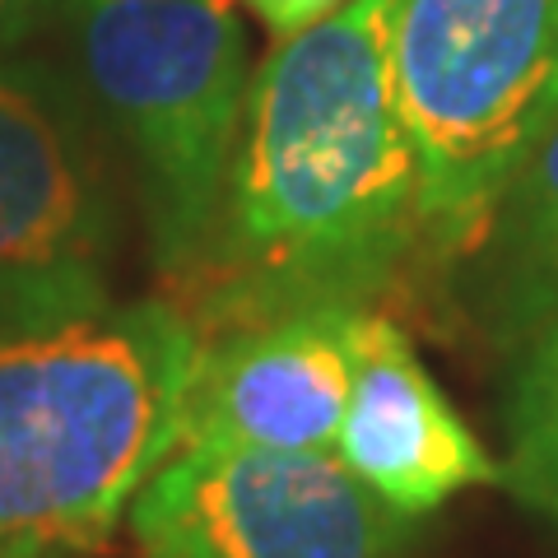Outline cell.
I'll return each mask as SVG.
<instances>
[{"label": "cell", "mask_w": 558, "mask_h": 558, "mask_svg": "<svg viewBox=\"0 0 558 558\" xmlns=\"http://www.w3.org/2000/svg\"><path fill=\"white\" fill-rule=\"evenodd\" d=\"M391 20L396 0H349L256 65L215 247L182 303L201 336L293 307H377L424 270Z\"/></svg>", "instance_id": "cell-1"}, {"label": "cell", "mask_w": 558, "mask_h": 558, "mask_svg": "<svg viewBox=\"0 0 558 558\" xmlns=\"http://www.w3.org/2000/svg\"><path fill=\"white\" fill-rule=\"evenodd\" d=\"M182 303H102L0 330V558L94 554L182 442L201 359Z\"/></svg>", "instance_id": "cell-2"}, {"label": "cell", "mask_w": 558, "mask_h": 558, "mask_svg": "<svg viewBox=\"0 0 558 558\" xmlns=\"http://www.w3.org/2000/svg\"><path fill=\"white\" fill-rule=\"evenodd\" d=\"M80 89L131 154L154 270L201 279L252 70L233 0H61Z\"/></svg>", "instance_id": "cell-3"}, {"label": "cell", "mask_w": 558, "mask_h": 558, "mask_svg": "<svg viewBox=\"0 0 558 558\" xmlns=\"http://www.w3.org/2000/svg\"><path fill=\"white\" fill-rule=\"evenodd\" d=\"M391 57L442 279L558 121V0H396Z\"/></svg>", "instance_id": "cell-4"}, {"label": "cell", "mask_w": 558, "mask_h": 558, "mask_svg": "<svg viewBox=\"0 0 558 558\" xmlns=\"http://www.w3.org/2000/svg\"><path fill=\"white\" fill-rule=\"evenodd\" d=\"M117 196L98 112L51 61L0 57V330L112 303Z\"/></svg>", "instance_id": "cell-5"}, {"label": "cell", "mask_w": 558, "mask_h": 558, "mask_svg": "<svg viewBox=\"0 0 558 558\" xmlns=\"http://www.w3.org/2000/svg\"><path fill=\"white\" fill-rule=\"evenodd\" d=\"M140 558H405L414 517L336 451L178 447L131 502Z\"/></svg>", "instance_id": "cell-6"}, {"label": "cell", "mask_w": 558, "mask_h": 558, "mask_svg": "<svg viewBox=\"0 0 558 558\" xmlns=\"http://www.w3.org/2000/svg\"><path fill=\"white\" fill-rule=\"evenodd\" d=\"M368 312L377 307H293L205 336L178 447L336 451Z\"/></svg>", "instance_id": "cell-7"}, {"label": "cell", "mask_w": 558, "mask_h": 558, "mask_svg": "<svg viewBox=\"0 0 558 558\" xmlns=\"http://www.w3.org/2000/svg\"><path fill=\"white\" fill-rule=\"evenodd\" d=\"M336 457L400 517H428L465 488L502 484V465L470 433L387 312H368L354 354Z\"/></svg>", "instance_id": "cell-8"}, {"label": "cell", "mask_w": 558, "mask_h": 558, "mask_svg": "<svg viewBox=\"0 0 558 558\" xmlns=\"http://www.w3.org/2000/svg\"><path fill=\"white\" fill-rule=\"evenodd\" d=\"M442 289L461 322L508 359L558 317V121L498 191Z\"/></svg>", "instance_id": "cell-9"}, {"label": "cell", "mask_w": 558, "mask_h": 558, "mask_svg": "<svg viewBox=\"0 0 558 558\" xmlns=\"http://www.w3.org/2000/svg\"><path fill=\"white\" fill-rule=\"evenodd\" d=\"M502 447V488L558 526V317L512 354Z\"/></svg>", "instance_id": "cell-10"}, {"label": "cell", "mask_w": 558, "mask_h": 558, "mask_svg": "<svg viewBox=\"0 0 558 558\" xmlns=\"http://www.w3.org/2000/svg\"><path fill=\"white\" fill-rule=\"evenodd\" d=\"M242 5L270 28V38H293V33L322 24L326 14L344 10L349 0H242Z\"/></svg>", "instance_id": "cell-11"}, {"label": "cell", "mask_w": 558, "mask_h": 558, "mask_svg": "<svg viewBox=\"0 0 558 558\" xmlns=\"http://www.w3.org/2000/svg\"><path fill=\"white\" fill-rule=\"evenodd\" d=\"M57 10L61 0H0V57L20 47L33 28H43Z\"/></svg>", "instance_id": "cell-12"}]
</instances>
